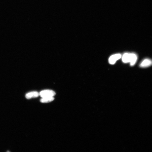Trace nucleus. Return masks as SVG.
<instances>
[{
    "mask_svg": "<svg viewBox=\"0 0 152 152\" xmlns=\"http://www.w3.org/2000/svg\"><path fill=\"white\" fill-rule=\"evenodd\" d=\"M56 93L51 90H46L42 91L39 93V96L42 98L53 97Z\"/></svg>",
    "mask_w": 152,
    "mask_h": 152,
    "instance_id": "obj_1",
    "label": "nucleus"
},
{
    "mask_svg": "<svg viewBox=\"0 0 152 152\" xmlns=\"http://www.w3.org/2000/svg\"><path fill=\"white\" fill-rule=\"evenodd\" d=\"M121 55L120 54H114L111 56L109 59V62L112 65L114 64L116 62L121 58Z\"/></svg>",
    "mask_w": 152,
    "mask_h": 152,
    "instance_id": "obj_2",
    "label": "nucleus"
},
{
    "mask_svg": "<svg viewBox=\"0 0 152 152\" xmlns=\"http://www.w3.org/2000/svg\"><path fill=\"white\" fill-rule=\"evenodd\" d=\"M152 65V60L149 59H146L141 62L140 66L142 68H146Z\"/></svg>",
    "mask_w": 152,
    "mask_h": 152,
    "instance_id": "obj_3",
    "label": "nucleus"
},
{
    "mask_svg": "<svg viewBox=\"0 0 152 152\" xmlns=\"http://www.w3.org/2000/svg\"><path fill=\"white\" fill-rule=\"evenodd\" d=\"M131 58V53H125L122 57V62L124 63H130Z\"/></svg>",
    "mask_w": 152,
    "mask_h": 152,
    "instance_id": "obj_4",
    "label": "nucleus"
},
{
    "mask_svg": "<svg viewBox=\"0 0 152 152\" xmlns=\"http://www.w3.org/2000/svg\"><path fill=\"white\" fill-rule=\"evenodd\" d=\"M39 96V93L37 91H34L28 93L26 94L25 97L28 99L32 98H37Z\"/></svg>",
    "mask_w": 152,
    "mask_h": 152,
    "instance_id": "obj_5",
    "label": "nucleus"
},
{
    "mask_svg": "<svg viewBox=\"0 0 152 152\" xmlns=\"http://www.w3.org/2000/svg\"><path fill=\"white\" fill-rule=\"evenodd\" d=\"M138 59L137 55L134 53H131V58L130 62L131 66H133L136 64Z\"/></svg>",
    "mask_w": 152,
    "mask_h": 152,
    "instance_id": "obj_6",
    "label": "nucleus"
},
{
    "mask_svg": "<svg viewBox=\"0 0 152 152\" xmlns=\"http://www.w3.org/2000/svg\"><path fill=\"white\" fill-rule=\"evenodd\" d=\"M54 99L53 97L42 98L41 99L40 101L42 103H48L52 102L54 100Z\"/></svg>",
    "mask_w": 152,
    "mask_h": 152,
    "instance_id": "obj_7",
    "label": "nucleus"
}]
</instances>
